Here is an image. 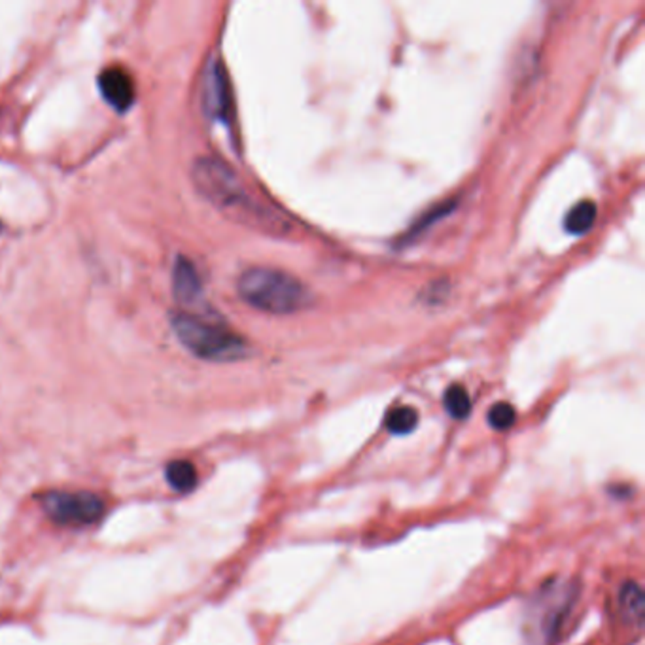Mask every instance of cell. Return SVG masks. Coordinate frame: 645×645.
Instances as JSON below:
<instances>
[{
    "label": "cell",
    "instance_id": "1",
    "mask_svg": "<svg viewBox=\"0 0 645 645\" xmlns=\"http://www.w3.org/2000/svg\"><path fill=\"white\" fill-rule=\"evenodd\" d=\"M192 180L197 192L231 222L269 237H290L291 219L258 197L226 161L203 155L194 161Z\"/></svg>",
    "mask_w": 645,
    "mask_h": 645
},
{
    "label": "cell",
    "instance_id": "2",
    "mask_svg": "<svg viewBox=\"0 0 645 645\" xmlns=\"http://www.w3.org/2000/svg\"><path fill=\"white\" fill-rule=\"evenodd\" d=\"M237 291L254 309L269 315H296L313 305V293L299 278L271 267L246 269L237 281Z\"/></svg>",
    "mask_w": 645,
    "mask_h": 645
},
{
    "label": "cell",
    "instance_id": "3",
    "mask_svg": "<svg viewBox=\"0 0 645 645\" xmlns=\"http://www.w3.org/2000/svg\"><path fill=\"white\" fill-rule=\"evenodd\" d=\"M171 326L179 341L201 360L226 363L251 356V346L241 335L203 316L174 313Z\"/></svg>",
    "mask_w": 645,
    "mask_h": 645
},
{
    "label": "cell",
    "instance_id": "4",
    "mask_svg": "<svg viewBox=\"0 0 645 645\" xmlns=\"http://www.w3.org/2000/svg\"><path fill=\"white\" fill-rule=\"evenodd\" d=\"M577 602V586L569 581L547 583L526 609L524 633L534 645H554Z\"/></svg>",
    "mask_w": 645,
    "mask_h": 645
},
{
    "label": "cell",
    "instance_id": "5",
    "mask_svg": "<svg viewBox=\"0 0 645 645\" xmlns=\"http://www.w3.org/2000/svg\"><path fill=\"white\" fill-rule=\"evenodd\" d=\"M44 507L53 522L63 526H92L107 511L105 502L92 492H55Z\"/></svg>",
    "mask_w": 645,
    "mask_h": 645
},
{
    "label": "cell",
    "instance_id": "6",
    "mask_svg": "<svg viewBox=\"0 0 645 645\" xmlns=\"http://www.w3.org/2000/svg\"><path fill=\"white\" fill-rule=\"evenodd\" d=\"M100 93L115 110H127L135 100V82L122 67H108L99 76Z\"/></svg>",
    "mask_w": 645,
    "mask_h": 645
},
{
    "label": "cell",
    "instance_id": "7",
    "mask_svg": "<svg viewBox=\"0 0 645 645\" xmlns=\"http://www.w3.org/2000/svg\"><path fill=\"white\" fill-rule=\"evenodd\" d=\"M203 105L211 117H226L229 108V87L224 67L219 61H212L203 85Z\"/></svg>",
    "mask_w": 645,
    "mask_h": 645
},
{
    "label": "cell",
    "instance_id": "8",
    "mask_svg": "<svg viewBox=\"0 0 645 645\" xmlns=\"http://www.w3.org/2000/svg\"><path fill=\"white\" fill-rule=\"evenodd\" d=\"M174 296L182 305L194 307L203 299V284L195 266L187 258H179L172 275Z\"/></svg>",
    "mask_w": 645,
    "mask_h": 645
},
{
    "label": "cell",
    "instance_id": "9",
    "mask_svg": "<svg viewBox=\"0 0 645 645\" xmlns=\"http://www.w3.org/2000/svg\"><path fill=\"white\" fill-rule=\"evenodd\" d=\"M619 611L623 621L630 626L640 630L643 625L645 613V596L641 586L636 581H626L619 593Z\"/></svg>",
    "mask_w": 645,
    "mask_h": 645
},
{
    "label": "cell",
    "instance_id": "10",
    "mask_svg": "<svg viewBox=\"0 0 645 645\" xmlns=\"http://www.w3.org/2000/svg\"><path fill=\"white\" fill-rule=\"evenodd\" d=\"M598 209L593 201H581L564 218V227L571 235H585L596 222Z\"/></svg>",
    "mask_w": 645,
    "mask_h": 645
},
{
    "label": "cell",
    "instance_id": "11",
    "mask_svg": "<svg viewBox=\"0 0 645 645\" xmlns=\"http://www.w3.org/2000/svg\"><path fill=\"white\" fill-rule=\"evenodd\" d=\"M167 482L179 492H189L197 487V469L187 460H174L167 466Z\"/></svg>",
    "mask_w": 645,
    "mask_h": 645
},
{
    "label": "cell",
    "instance_id": "12",
    "mask_svg": "<svg viewBox=\"0 0 645 645\" xmlns=\"http://www.w3.org/2000/svg\"><path fill=\"white\" fill-rule=\"evenodd\" d=\"M418 424V413L409 405L395 407L385 418V426L394 435H407L417 428Z\"/></svg>",
    "mask_w": 645,
    "mask_h": 645
},
{
    "label": "cell",
    "instance_id": "13",
    "mask_svg": "<svg viewBox=\"0 0 645 645\" xmlns=\"http://www.w3.org/2000/svg\"><path fill=\"white\" fill-rule=\"evenodd\" d=\"M443 403L447 413L457 420H462L472 413V398H469L467 390L462 385L449 386L443 395Z\"/></svg>",
    "mask_w": 645,
    "mask_h": 645
},
{
    "label": "cell",
    "instance_id": "14",
    "mask_svg": "<svg viewBox=\"0 0 645 645\" xmlns=\"http://www.w3.org/2000/svg\"><path fill=\"white\" fill-rule=\"evenodd\" d=\"M489 424L494 428V430H509L513 424H515L517 420V410L513 405L506 403V402H500L496 403L489 409Z\"/></svg>",
    "mask_w": 645,
    "mask_h": 645
},
{
    "label": "cell",
    "instance_id": "15",
    "mask_svg": "<svg viewBox=\"0 0 645 645\" xmlns=\"http://www.w3.org/2000/svg\"><path fill=\"white\" fill-rule=\"evenodd\" d=\"M452 209H454V203L439 204V207H437L435 211H430L426 216L422 218V222H420V224H417L413 229H410V235H413V237H417V235H420L422 231H426L432 224H435L437 219H442L443 216L450 214V211H452Z\"/></svg>",
    "mask_w": 645,
    "mask_h": 645
}]
</instances>
